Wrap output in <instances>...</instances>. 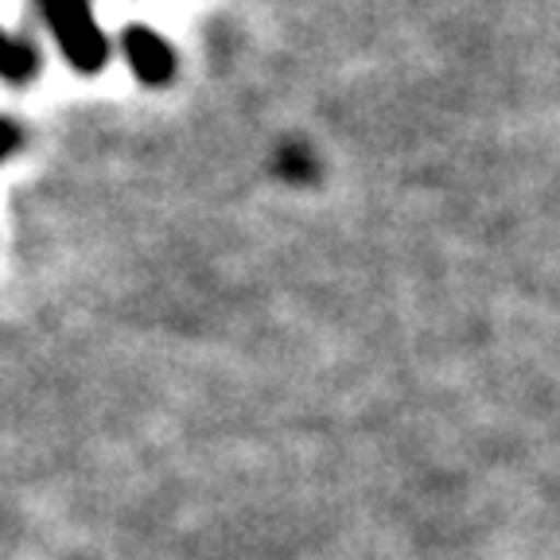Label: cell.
I'll return each mask as SVG.
<instances>
[{"label": "cell", "mask_w": 560, "mask_h": 560, "mask_svg": "<svg viewBox=\"0 0 560 560\" xmlns=\"http://www.w3.org/2000/svg\"><path fill=\"white\" fill-rule=\"evenodd\" d=\"M55 47L79 74H102L109 67V39L94 16L90 0H35Z\"/></svg>", "instance_id": "1"}, {"label": "cell", "mask_w": 560, "mask_h": 560, "mask_svg": "<svg viewBox=\"0 0 560 560\" xmlns=\"http://www.w3.org/2000/svg\"><path fill=\"white\" fill-rule=\"evenodd\" d=\"M121 55H125V62H129L132 79L149 90L167 86V82L175 79V70H179V55H175V47L167 44L160 32H152L149 24L125 27L121 32Z\"/></svg>", "instance_id": "2"}, {"label": "cell", "mask_w": 560, "mask_h": 560, "mask_svg": "<svg viewBox=\"0 0 560 560\" xmlns=\"http://www.w3.org/2000/svg\"><path fill=\"white\" fill-rule=\"evenodd\" d=\"M39 70H44L39 47L0 27V79L12 82V86H27L32 79H39Z\"/></svg>", "instance_id": "3"}, {"label": "cell", "mask_w": 560, "mask_h": 560, "mask_svg": "<svg viewBox=\"0 0 560 560\" xmlns=\"http://www.w3.org/2000/svg\"><path fill=\"white\" fill-rule=\"evenodd\" d=\"M24 144V132H20V125L12 121V117H0V164L9 156H16V149Z\"/></svg>", "instance_id": "4"}]
</instances>
